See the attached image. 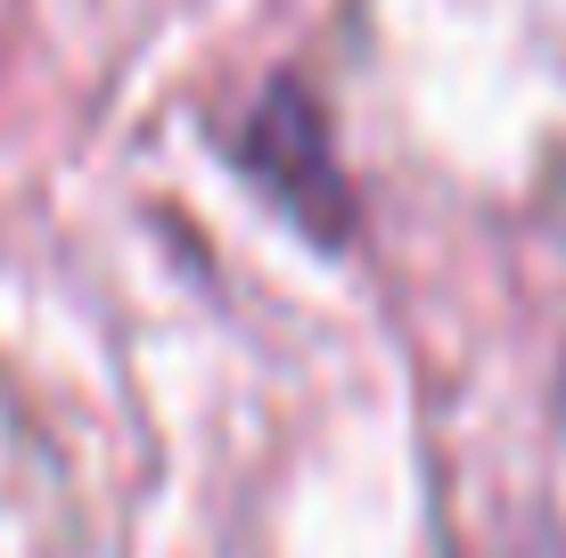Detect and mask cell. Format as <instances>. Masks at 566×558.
Masks as SVG:
<instances>
[{"label":"cell","instance_id":"cell-1","mask_svg":"<svg viewBox=\"0 0 566 558\" xmlns=\"http://www.w3.org/2000/svg\"><path fill=\"white\" fill-rule=\"evenodd\" d=\"M230 165H239L312 246H345L354 239V181H345V165H337V140H328L321 99H312L296 74H271L263 83L255 115H247L239 140H230Z\"/></svg>","mask_w":566,"mask_h":558}]
</instances>
